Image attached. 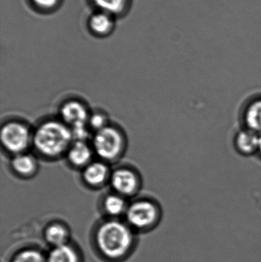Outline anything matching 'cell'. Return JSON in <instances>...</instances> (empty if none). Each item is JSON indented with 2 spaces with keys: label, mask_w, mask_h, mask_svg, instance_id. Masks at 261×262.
Listing matches in <instances>:
<instances>
[{
  "label": "cell",
  "mask_w": 261,
  "mask_h": 262,
  "mask_svg": "<svg viewBox=\"0 0 261 262\" xmlns=\"http://www.w3.org/2000/svg\"><path fill=\"white\" fill-rule=\"evenodd\" d=\"M90 27L94 33L106 35L111 31L113 21L107 12L95 14L90 18Z\"/></svg>",
  "instance_id": "obj_15"
},
{
  "label": "cell",
  "mask_w": 261,
  "mask_h": 262,
  "mask_svg": "<svg viewBox=\"0 0 261 262\" xmlns=\"http://www.w3.org/2000/svg\"><path fill=\"white\" fill-rule=\"evenodd\" d=\"M61 116L64 123L70 127L86 124L90 118L85 106L78 101L64 103L61 108Z\"/></svg>",
  "instance_id": "obj_7"
},
{
  "label": "cell",
  "mask_w": 261,
  "mask_h": 262,
  "mask_svg": "<svg viewBox=\"0 0 261 262\" xmlns=\"http://www.w3.org/2000/svg\"><path fill=\"white\" fill-rule=\"evenodd\" d=\"M159 218L157 206L149 200H140L130 205L127 210L128 223L136 229H145L157 223Z\"/></svg>",
  "instance_id": "obj_5"
},
{
  "label": "cell",
  "mask_w": 261,
  "mask_h": 262,
  "mask_svg": "<svg viewBox=\"0 0 261 262\" xmlns=\"http://www.w3.org/2000/svg\"><path fill=\"white\" fill-rule=\"evenodd\" d=\"M73 140L72 130L65 124L56 121H45L32 135V143L44 157H59L68 150Z\"/></svg>",
  "instance_id": "obj_1"
},
{
  "label": "cell",
  "mask_w": 261,
  "mask_h": 262,
  "mask_svg": "<svg viewBox=\"0 0 261 262\" xmlns=\"http://www.w3.org/2000/svg\"><path fill=\"white\" fill-rule=\"evenodd\" d=\"M93 2L107 13H119L125 7L127 0H93Z\"/></svg>",
  "instance_id": "obj_17"
},
{
  "label": "cell",
  "mask_w": 261,
  "mask_h": 262,
  "mask_svg": "<svg viewBox=\"0 0 261 262\" xmlns=\"http://www.w3.org/2000/svg\"><path fill=\"white\" fill-rule=\"evenodd\" d=\"M111 185L121 195H130L135 193L139 186L137 176L131 169L121 168L116 169L111 176Z\"/></svg>",
  "instance_id": "obj_6"
},
{
  "label": "cell",
  "mask_w": 261,
  "mask_h": 262,
  "mask_svg": "<svg viewBox=\"0 0 261 262\" xmlns=\"http://www.w3.org/2000/svg\"><path fill=\"white\" fill-rule=\"evenodd\" d=\"M70 128L72 130V137L75 141L85 142L86 139L88 137L89 131L86 127V124L74 126Z\"/></svg>",
  "instance_id": "obj_19"
},
{
  "label": "cell",
  "mask_w": 261,
  "mask_h": 262,
  "mask_svg": "<svg viewBox=\"0 0 261 262\" xmlns=\"http://www.w3.org/2000/svg\"><path fill=\"white\" fill-rule=\"evenodd\" d=\"M40 9H51L55 7L58 0H32Z\"/></svg>",
  "instance_id": "obj_21"
},
{
  "label": "cell",
  "mask_w": 261,
  "mask_h": 262,
  "mask_svg": "<svg viewBox=\"0 0 261 262\" xmlns=\"http://www.w3.org/2000/svg\"><path fill=\"white\" fill-rule=\"evenodd\" d=\"M45 238L48 243L55 247L67 244L68 232L63 225L54 223L50 225L45 231Z\"/></svg>",
  "instance_id": "obj_13"
},
{
  "label": "cell",
  "mask_w": 261,
  "mask_h": 262,
  "mask_svg": "<svg viewBox=\"0 0 261 262\" xmlns=\"http://www.w3.org/2000/svg\"><path fill=\"white\" fill-rule=\"evenodd\" d=\"M96 240L98 249L103 255L116 259L129 252L133 244V235L124 223L109 221L100 226Z\"/></svg>",
  "instance_id": "obj_2"
},
{
  "label": "cell",
  "mask_w": 261,
  "mask_h": 262,
  "mask_svg": "<svg viewBox=\"0 0 261 262\" xmlns=\"http://www.w3.org/2000/svg\"><path fill=\"white\" fill-rule=\"evenodd\" d=\"M1 141L8 152L22 154L32 142V135L22 123L9 122L1 130Z\"/></svg>",
  "instance_id": "obj_4"
},
{
  "label": "cell",
  "mask_w": 261,
  "mask_h": 262,
  "mask_svg": "<svg viewBox=\"0 0 261 262\" xmlns=\"http://www.w3.org/2000/svg\"><path fill=\"white\" fill-rule=\"evenodd\" d=\"M104 210L112 216H117L125 212L127 209V204L124 199L121 195H107L104 202Z\"/></svg>",
  "instance_id": "obj_16"
},
{
  "label": "cell",
  "mask_w": 261,
  "mask_h": 262,
  "mask_svg": "<svg viewBox=\"0 0 261 262\" xmlns=\"http://www.w3.org/2000/svg\"><path fill=\"white\" fill-rule=\"evenodd\" d=\"M92 151L84 141H75L67 150L69 162L77 167L87 166L91 159Z\"/></svg>",
  "instance_id": "obj_10"
},
{
  "label": "cell",
  "mask_w": 261,
  "mask_h": 262,
  "mask_svg": "<svg viewBox=\"0 0 261 262\" xmlns=\"http://www.w3.org/2000/svg\"><path fill=\"white\" fill-rule=\"evenodd\" d=\"M257 154H258L259 155H260L261 157V135L260 138V143H259L258 152H257Z\"/></svg>",
  "instance_id": "obj_22"
},
{
  "label": "cell",
  "mask_w": 261,
  "mask_h": 262,
  "mask_svg": "<svg viewBox=\"0 0 261 262\" xmlns=\"http://www.w3.org/2000/svg\"><path fill=\"white\" fill-rule=\"evenodd\" d=\"M88 121L90 127L93 130H96V132L107 127V125H106L107 120L102 114H93L90 118H89Z\"/></svg>",
  "instance_id": "obj_20"
},
{
  "label": "cell",
  "mask_w": 261,
  "mask_h": 262,
  "mask_svg": "<svg viewBox=\"0 0 261 262\" xmlns=\"http://www.w3.org/2000/svg\"><path fill=\"white\" fill-rule=\"evenodd\" d=\"M108 177V168L101 162H93L85 166L83 178L89 186L98 187L104 184Z\"/></svg>",
  "instance_id": "obj_9"
},
{
  "label": "cell",
  "mask_w": 261,
  "mask_h": 262,
  "mask_svg": "<svg viewBox=\"0 0 261 262\" xmlns=\"http://www.w3.org/2000/svg\"><path fill=\"white\" fill-rule=\"evenodd\" d=\"M244 121L245 128L261 135V97L251 101L245 107Z\"/></svg>",
  "instance_id": "obj_11"
},
{
  "label": "cell",
  "mask_w": 261,
  "mask_h": 262,
  "mask_svg": "<svg viewBox=\"0 0 261 262\" xmlns=\"http://www.w3.org/2000/svg\"><path fill=\"white\" fill-rule=\"evenodd\" d=\"M260 135L254 131L245 128L236 134L234 145L242 155L249 156L258 152Z\"/></svg>",
  "instance_id": "obj_8"
},
{
  "label": "cell",
  "mask_w": 261,
  "mask_h": 262,
  "mask_svg": "<svg viewBox=\"0 0 261 262\" xmlns=\"http://www.w3.org/2000/svg\"><path fill=\"white\" fill-rule=\"evenodd\" d=\"M13 170L21 177H30L37 169V162L33 156L29 154H16L12 160Z\"/></svg>",
  "instance_id": "obj_12"
},
{
  "label": "cell",
  "mask_w": 261,
  "mask_h": 262,
  "mask_svg": "<svg viewBox=\"0 0 261 262\" xmlns=\"http://www.w3.org/2000/svg\"><path fill=\"white\" fill-rule=\"evenodd\" d=\"M46 262H79L75 249L67 244L55 247L48 256Z\"/></svg>",
  "instance_id": "obj_14"
},
{
  "label": "cell",
  "mask_w": 261,
  "mask_h": 262,
  "mask_svg": "<svg viewBox=\"0 0 261 262\" xmlns=\"http://www.w3.org/2000/svg\"><path fill=\"white\" fill-rule=\"evenodd\" d=\"M124 138L119 130L113 127H107L97 131L93 138L95 152L105 160L117 158L124 149Z\"/></svg>",
  "instance_id": "obj_3"
},
{
  "label": "cell",
  "mask_w": 261,
  "mask_h": 262,
  "mask_svg": "<svg viewBox=\"0 0 261 262\" xmlns=\"http://www.w3.org/2000/svg\"><path fill=\"white\" fill-rule=\"evenodd\" d=\"M12 262H46V260L38 251L27 249L15 255Z\"/></svg>",
  "instance_id": "obj_18"
}]
</instances>
